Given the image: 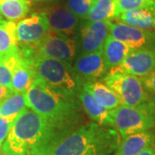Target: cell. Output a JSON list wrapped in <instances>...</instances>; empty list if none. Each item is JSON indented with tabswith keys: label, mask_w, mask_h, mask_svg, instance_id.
I'll return each mask as SVG.
<instances>
[{
	"label": "cell",
	"mask_w": 155,
	"mask_h": 155,
	"mask_svg": "<svg viewBox=\"0 0 155 155\" xmlns=\"http://www.w3.org/2000/svg\"><path fill=\"white\" fill-rule=\"evenodd\" d=\"M26 106L47 122V129L35 147L41 149L78 127L80 104L76 97L61 94L36 78L24 93Z\"/></svg>",
	"instance_id": "cell-1"
},
{
	"label": "cell",
	"mask_w": 155,
	"mask_h": 155,
	"mask_svg": "<svg viewBox=\"0 0 155 155\" xmlns=\"http://www.w3.org/2000/svg\"><path fill=\"white\" fill-rule=\"evenodd\" d=\"M121 140L114 127L90 122L34 155H113Z\"/></svg>",
	"instance_id": "cell-2"
},
{
	"label": "cell",
	"mask_w": 155,
	"mask_h": 155,
	"mask_svg": "<svg viewBox=\"0 0 155 155\" xmlns=\"http://www.w3.org/2000/svg\"><path fill=\"white\" fill-rule=\"evenodd\" d=\"M47 122L35 111L25 107L11 127L1 148L5 155H26L42 137Z\"/></svg>",
	"instance_id": "cell-3"
},
{
	"label": "cell",
	"mask_w": 155,
	"mask_h": 155,
	"mask_svg": "<svg viewBox=\"0 0 155 155\" xmlns=\"http://www.w3.org/2000/svg\"><path fill=\"white\" fill-rule=\"evenodd\" d=\"M29 62L36 78L61 94L78 98L85 82L76 73L72 64L49 59L38 53Z\"/></svg>",
	"instance_id": "cell-4"
},
{
	"label": "cell",
	"mask_w": 155,
	"mask_h": 155,
	"mask_svg": "<svg viewBox=\"0 0 155 155\" xmlns=\"http://www.w3.org/2000/svg\"><path fill=\"white\" fill-rule=\"evenodd\" d=\"M113 127L123 139L155 126V105L153 100L137 107L120 105L110 110Z\"/></svg>",
	"instance_id": "cell-5"
},
{
	"label": "cell",
	"mask_w": 155,
	"mask_h": 155,
	"mask_svg": "<svg viewBox=\"0 0 155 155\" xmlns=\"http://www.w3.org/2000/svg\"><path fill=\"white\" fill-rule=\"evenodd\" d=\"M103 82L117 95L121 105L137 107L151 100L141 79L125 72L118 67L107 72L103 78Z\"/></svg>",
	"instance_id": "cell-6"
},
{
	"label": "cell",
	"mask_w": 155,
	"mask_h": 155,
	"mask_svg": "<svg viewBox=\"0 0 155 155\" xmlns=\"http://www.w3.org/2000/svg\"><path fill=\"white\" fill-rule=\"evenodd\" d=\"M36 50L40 55L72 64L77 54L78 41L75 37L62 35L49 29L36 46Z\"/></svg>",
	"instance_id": "cell-7"
},
{
	"label": "cell",
	"mask_w": 155,
	"mask_h": 155,
	"mask_svg": "<svg viewBox=\"0 0 155 155\" xmlns=\"http://www.w3.org/2000/svg\"><path fill=\"white\" fill-rule=\"evenodd\" d=\"M110 35L132 50H155V29H140L121 22L110 23Z\"/></svg>",
	"instance_id": "cell-8"
},
{
	"label": "cell",
	"mask_w": 155,
	"mask_h": 155,
	"mask_svg": "<svg viewBox=\"0 0 155 155\" xmlns=\"http://www.w3.org/2000/svg\"><path fill=\"white\" fill-rule=\"evenodd\" d=\"M49 31L44 12H35L17 24V37L19 43L38 45Z\"/></svg>",
	"instance_id": "cell-9"
},
{
	"label": "cell",
	"mask_w": 155,
	"mask_h": 155,
	"mask_svg": "<svg viewBox=\"0 0 155 155\" xmlns=\"http://www.w3.org/2000/svg\"><path fill=\"white\" fill-rule=\"evenodd\" d=\"M42 12L47 17L51 31L68 37L75 35L79 18L67 7L56 4L47 7Z\"/></svg>",
	"instance_id": "cell-10"
},
{
	"label": "cell",
	"mask_w": 155,
	"mask_h": 155,
	"mask_svg": "<svg viewBox=\"0 0 155 155\" xmlns=\"http://www.w3.org/2000/svg\"><path fill=\"white\" fill-rule=\"evenodd\" d=\"M110 21L81 22L79 31L82 54L103 49L106 38L110 35Z\"/></svg>",
	"instance_id": "cell-11"
},
{
	"label": "cell",
	"mask_w": 155,
	"mask_h": 155,
	"mask_svg": "<svg viewBox=\"0 0 155 155\" xmlns=\"http://www.w3.org/2000/svg\"><path fill=\"white\" fill-rule=\"evenodd\" d=\"M72 67L84 82L97 81V79L103 78L108 72L102 49L92 53L81 54L76 59Z\"/></svg>",
	"instance_id": "cell-12"
},
{
	"label": "cell",
	"mask_w": 155,
	"mask_h": 155,
	"mask_svg": "<svg viewBox=\"0 0 155 155\" xmlns=\"http://www.w3.org/2000/svg\"><path fill=\"white\" fill-rule=\"evenodd\" d=\"M5 63L11 71V91L13 93H25L33 84L36 74L32 65L20 54L14 56Z\"/></svg>",
	"instance_id": "cell-13"
},
{
	"label": "cell",
	"mask_w": 155,
	"mask_h": 155,
	"mask_svg": "<svg viewBox=\"0 0 155 155\" xmlns=\"http://www.w3.org/2000/svg\"><path fill=\"white\" fill-rule=\"evenodd\" d=\"M118 67L140 78L147 77L155 70V50H132Z\"/></svg>",
	"instance_id": "cell-14"
},
{
	"label": "cell",
	"mask_w": 155,
	"mask_h": 155,
	"mask_svg": "<svg viewBox=\"0 0 155 155\" xmlns=\"http://www.w3.org/2000/svg\"><path fill=\"white\" fill-rule=\"evenodd\" d=\"M155 144V132L152 129L130 134L121 140L114 155H136Z\"/></svg>",
	"instance_id": "cell-15"
},
{
	"label": "cell",
	"mask_w": 155,
	"mask_h": 155,
	"mask_svg": "<svg viewBox=\"0 0 155 155\" xmlns=\"http://www.w3.org/2000/svg\"><path fill=\"white\" fill-rule=\"evenodd\" d=\"M18 54L17 24L4 20L0 22V61L5 62Z\"/></svg>",
	"instance_id": "cell-16"
},
{
	"label": "cell",
	"mask_w": 155,
	"mask_h": 155,
	"mask_svg": "<svg viewBox=\"0 0 155 155\" xmlns=\"http://www.w3.org/2000/svg\"><path fill=\"white\" fill-rule=\"evenodd\" d=\"M103 58L108 72L119 67L132 49L127 44L113 38L110 35L106 38L103 46Z\"/></svg>",
	"instance_id": "cell-17"
},
{
	"label": "cell",
	"mask_w": 155,
	"mask_h": 155,
	"mask_svg": "<svg viewBox=\"0 0 155 155\" xmlns=\"http://www.w3.org/2000/svg\"><path fill=\"white\" fill-rule=\"evenodd\" d=\"M78 97L86 114L96 123L104 127H113V122L110 115V110H107L106 109L101 107L95 101L93 97L84 87L79 92Z\"/></svg>",
	"instance_id": "cell-18"
},
{
	"label": "cell",
	"mask_w": 155,
	"mask_h": 155,
	"mask_svg": "<svg viewBox=\"0 0 155 155\" xmlns=\"http://www.w3.org/2000/svg\"><path fill=\"white\" fill-rule=\"evenodd\" d=\"M84 88L93 97L95 101L107 110H111L121 105L117 95L109 86L101 81L85 82Z\"/></svg>",
	"instance_id": "cell-19"
},
{
	"label": "cell",
	"mask_w": 155,
	"mask_h": 155,
	"mask_svg": "<svg viewBox=\"0 0 155 155\" xmlns=\"http://www.w3.org/2000/svg\"><path fill=\"white\" fill-rule=\"evenodd\" d=\"M122 23L140 29H154L155 11L134 10L121 14L116 17Z\"/></svg>",
	"instance_id": "cell-20"
},
{
	"label": "cell",
	"mask_w": 155,
	"mask_h": 155,
	"mask_svg": "<svg viewBox=\"0 0 155 155\" xmlns=\"http://www.w3.org/2000/svg\"><path fill=\"white\" fill-rule=\"evenodd\" d=\"M29 0H0V12L10 22H17L25 18L30 10Z\"/></svg>",
	"instance_id": "cell-21"
},
{
	"label": "cell",
	"mask_w": 155,
	"mask_h": 155,
	"mask_svg": "<svg viewBox=\"0 0 155 155\" xmlns=\"http://www.w3.org/2000/svg\"><path fill=\"white\" fill-rule=\"evenodd\" d=\"M116 0H95L84 21L101 22L116 18Z\"/></svg>",
	"instance_id": "cell-22"
},
{
	"label": "cell",
	"mask_w": 155,
	"mask_h": 155,
	"mask_svg": "<svg viewBox=\"0 0 155 155\" xmlns=\"http://www.w3.org/2000/svg\"><path fill=\"white\" fill-rule=\"evenodd\" d=\"M25 107L24 93H12L0 103V116L16 119Z\"/></svg>",
	"instance_id": "cell-23"
},
{
	"label": "cell",
	"mask_w": 155,
	"mask_h": 155,
	"mask_svg": "<svg viewBox=\"0 0 155 155\" xmlns=\"http://www.w3.org/2000/svg\"><path fill=\"white\" fill-rule=\"evenodd\" d=\"M134 10L155 11V0H116V18L124 12Z\"/></svg>",
	"instance_id": "cell-24"
},
{
	"label": "cell",
	"mask_w": 155,
	"mask_h": 155,
	"mask_svg": "<svg viewBox=\"0 0 155 155\" xmlns=\"http://www.w3.org/2000/svg\"><path fill=\"white\" fill-rule=\"evenodd\" d=\"M94 2L95 0H67V7L78 18L84 20Z\"/></svg>",
	"instance_id": "cell-25"
},
{
	"label": "cell",
	"mask_w": 155,
	"mask_h": 155,
	"mask_svg": "<svg viewBox=\"0 0 155 155\" xmlns=\"http://www.w3.org/2000/svg\"><path fill=\"white\" fill-rule=\"evenodd\" d=\"M16 119L0 116V148L7 138L9 132Z\"/></svg>",
	"instance_id": "cell-26"
},
{
	"label": "cell",
	"mask_w": 155,
	"mask_h": 155,
	"mask_svg": "<svg viewBox=\"0 0 155 155\" xmlns=\"http://www.w3.org/2000/svg\"><path fill=\"white\" fill-rule=\"evenodd\" d=\"M12 74L9 67L0 61V85L11 89Z\"/></svg>",
	"instance_id": "cell-27"
},
{
	"label": "cell",
	"mask_w": 155,
	"mask_h": 155,
	"mask_svg": "<svg viewBox=\"0 0 155 155\" xmlns=\"http://www.w3.org/2000/svg\"><path fill=\"white\" fill-rule=\"evenodd\" d=\"M145 90L149 94L155 95V70L147 77L140 78Z\"/></svg>",
	"instance_id": "cell-28"
},
{
	"label": "cell",
	"mask_w": 155,
	"mask_h": 155,
	"mask_svg": "<svg viewBox=\"0 0 155 155\" xmlns=\"http://www.w3.org/2000/svg\"><path fill=\"white\" fill-rule=\"evenodd\" d=\"M13 93L11 89L5 87V86H3V85H0V103L2 101L7 98L10 95Z\"/></svg>",
	"instance_id": "cell-29"
},
{
	"label": "cell",
	"mask_w": 155,
	"mask_h": 155,
	"mask_svg": "<svg viewBox=\"0 0 155 155\" xmlns=\"http://www.w3.org/2000/svg\"><path fill=\"white\" fill-rule=\"evenodd\" d=\"M136 155H155V144L141 151Z\"/></svg>",
	"instance_id": "cell-30"
},
{
	"label": "cell",
	"mask_w": 155,
	"mask_h": 155,
	"mask_svg": "<svg viewBox=\"0 0 155 155\" xmlns=\"http://www.w3.org/2000/svg\"><path fill=\"white\" fill-rule=\"evenodd\" d=\"M36 3H41V4H48V3H53L56 0H33Z\"/></svg>",
	"instance_id": "cell-31"
},
{
	"label": "cell",
	"mask_w": 155,
	"mask_h": 155,
	"mask_svg": "<svg viewBox=\"0 0 155 155\" xmlns=\"http://www.w3.org/2000/svg\"><path fill=\"white\" fill-rule=\"evenodd\" d=\"M4 21V17H2V15H1V12H0V22H3Z\"/></svg>",
	"instance_id": "cell-32"
},
{
	"label": "cell",
	"mask_w": 155,
	"mask_h": 155,
	"mask_svg": "<svg viewBox=\"0 0 155 155\" xmlns=\"http://www.w3.org/2000/svg\"><path fill=\"white\" fill-rule=\"evenodd\" d=\"M153 103H154V105H155V97L153 99Z\"/></svg>",
	"instance_id": "cell-33"
}]
</instances>
